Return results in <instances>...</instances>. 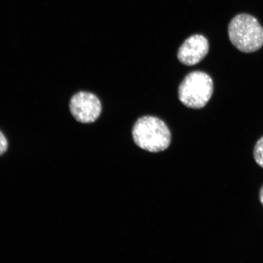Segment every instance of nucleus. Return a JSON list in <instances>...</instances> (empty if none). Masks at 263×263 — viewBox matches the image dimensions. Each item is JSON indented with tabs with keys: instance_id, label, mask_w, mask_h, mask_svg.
Returning <instances> with one entry per match:
<instances>
[{
	"instance_id": "1",
	"label": "nucleus",
	"mask_w": 263,
	"mask_h": 263,
	"mask_svg": "<svg viewBox=\"0 0 263 263\" xmlns=\"http://www.w3.org/2000/svg\"><path fill=\"white\" fill-rule=\"evenodd\" d=\"M133 137L135 143L150 153H159L167 149L172 134L167 125L156 117L139 118L134 125Z\"/></svg>"
},
{
	"instance_id": "2",
	"label": "nucleus",
	"mask_w": 263,
	"mask_h": 263,
	"mask_svg": "<svg viewBox=\"0 0 263 263\" xmlns=\"http://www.w3.org/2000/svg\"><path fill=\"white\" fill-rule=\"evenodd\" d=\"M228 34L233 45L246 53L258 51L263 46V28L251 15L235 16L229 25Z\"/></svg>"
},
{
	"instance_id": "3",
	"label": "nucleus",
	"mask_w": 263,
	"mask_h": 263,
	"mask_svg": "<svg viewBox=\"0 0 263 263\" xmlns=\"http://www.w3.org/2000/svg\"><path fill=\"white\" fill-rule=\"evenodd\" d=\"M213 93V82L205 72H192L184 78L179 88V98L184 106L199 109L209 103Z\"/></svg>"
},
{
	"instance_id": "4",
	"label": "nucleus",
	"mask_w": 263,
	"mask_h": 263,
	"mask_svg": "<svg viewBox=\"0 0 263 263\" xmlns=\"http://www.w3.org/2000/svg\"><path fill=\"white\" fill-rule=\"evenodd\" d=\"M70 109L72 115L79 122L91 123L100 116L102 106L96 95L81 91L71 98Z\"/></svg>"
},
{
	"instance_id": "5",
	"label": "nucleus",
	"mask_w": 263,
	"mask_h": 263,
	"mask_svg": "<svg viewBox=\"0 0 263 263\" xmlns=\"http://www.w3.org/2000/svg\"><path fill=\"white\" fill-rule=\"evenodd\" d=\"M209 51V43L206 37L202 35H193L181 45L177 58L182 64L193 66L201 62Z\"/></svg>"
},
{
	"instance_id": "6",
	"label": "nucleus",
	"mask_w": 263,
	"mask_h": 263,
	"mask_svg": "<svg viewBox=\"0 0 263 263\" xmlns=\"http://www.w3.org/2000/svg\"><path fill=\"white\" fill-rule=\"evenodd\" d=\"M254 157L256 163L263 168V136L255 144Z\"/></svg>"
},
{
	"instance_id": "7",
	"label": "nucleus",
	"mask_w": 263,
	"mask_h": 263,
	"mask_svg": "<svg viewBox=\"0 0 263 263\" xmlns=\"http://www.w3.org/2000/svg\"><path fill=\"white\" fill-rule=\"evenodd\" d=\"M8 141L4 135L0 131V156L6 153V151L8 149Z\"/></svg>"
},
{
	"instance_id": "8",
	"label": "nucleus",
	"mask_w": 263,
	"mask_h": 263,
	"mask_svg": "<svg viewBox=\"0 0 263 263\" xmlns=\"http://www.w3.org/2000/svg\"><path fill=\"white\" fill-rule=\"evenodd\" d=\"M259 200H260L261 204L263 206V186L261 187L260 192H259Z\"/></svg>"
}]
</instances>
